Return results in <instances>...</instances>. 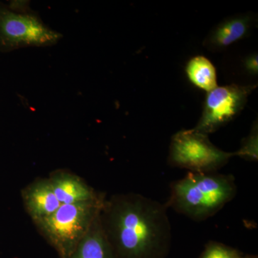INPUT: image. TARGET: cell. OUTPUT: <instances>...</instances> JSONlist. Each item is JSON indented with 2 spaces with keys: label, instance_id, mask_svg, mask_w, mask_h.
Wrapping results in <instances>:
<instances>
[{
  "label": "cell",
  "instance_id": "obj_5",
  "mask_svg": "<svg viewBox=\"0 0 258 258\" xmlns=\"http://www.w3.org/2000/svg\"><path fill=\"white\" fill-rule=\"evenodd\" d=\"M233 157L234 152L221 150L210 142L208 135L193 128L179 131L171 137L168 163L189 172L212 173Z\"/></svg>",
  "mask_w": 258,
  "mask_h": 258
},
{
  "label": "cell",
  "instance_id": "obj_15",
  "mask_svg": "<svg viewBox=\"0 0 258 258\" xmlns=\"http://www.w3.org/2000/svg\"><path fill=\"white\" fill-rule=\"evenodd\" d=\"M244 258H257V256L247 255V256H244Z\"/></svg>",
  "mask_w": 258,
  "mask_h": 258
},
{
  "label": "cell",
  "instance_id": "obj_11",
  "mask_svg": "<svg viewBox=\"0 0 258 258\" xmlns=\"http://www.w3.org/2000/svg\"><path fill=\"white\" fill-rule=\"evenodd\" d=\"M186 74L190 82L207 93L217 87L216 69L204 56H195L189 60Z\"/></svg>",
  "mask_w": 258,
  "mask_h": 258
},
{
  "label": "cell",
  "instance_id": "obj_4",
  "mask_svg": "<svg viewBox=\"0 0 258 258\" xmlns=\"http://www.w3.org/2000/svg\"><path fill=\"white\" fill-rule=\"evenodd\" d=\"M62 37L47 26L26 2L13 3L10 9H0V46L6 50L52 46Z\"/></svg>",
  "mask_w": 258,
  "mask_h": 258
},
{
  "label": "cell",
  "instance_id": "obj_6",
  "mask_svg": "<svg viewBox=\"0 0 258 258\" xmlns=\"http://www.w3.org/2000/svg\"><path fill=\"white\" fill-rule=\"evenodd\" d=\"M256 87L255 85L231 84L214 88L207 93L203 114L195 128L209 135L230 123L243 110Z\"/></svg>",
  "mask_w": 258,
  "mask_h": 258
},
{
  "label": "cell",
  "instance_id": "obj_1",
  "mask_svg": "<svg viewBox=\"0 0 258 258\" xmlns=\"http://www.w3.org/2000/svg\"><path fill=\"white\" fill-rule=\"evenodd\" d=\"M167 207L141 194H115L100 212L102 229L116 258H166L172 234Z\"/></svg>",
  "mask_w": 258,
  "mask_h": 258
},
{
  "label": "cell",
  "instance_id": "obj_7",
  "mask_svg": "<svg viewBox=\"0 0 258 258\" xmlns=\"http://www.w3.org/2000/svg\"><path fill=\"white\" fill-rule=\"evenodd\" d=\"M49 181L61 205L96 201L106 198L86 181L67 169H56L49 174Z\"/></svg>",
  "mask_w": 258,
  "mask_h": 258
},
{
  "label": "cell",
  "instance_id": "obj_10",
  "mask_svg": "<svg viewBox=\"0 0 258 258\" xmlns=\"http://www.w3.org/2000/svg\"><path fill=\"white\" fill-rule=\"evenodd\" d=\"M69 258H116L102 229L99 215Z\"/></svg>",
  "mask_w": 258,
  "mask_h": 258
},
{
  "label": "cell",
  "instance_id": "obj_13",
  "mask_svg": "<svg viewBox=\"0 0 258 258\" xmlns=\"http://www.w3.org/2000/svg\"><path fill=\"white\" fill-rule=\"evenodd\" d=\"M257 123L253 125L249 135L242 141L240 149L234 152L235 157H239L245 160L257 161L258 155Z\"/></svg>",
  "mask_w": 258,
  "mask_h": 258
},
{
  "label": "cell",
  "instance_id": "obj_2",
  "mask_svg": "<svg viewBox=\"0 0 258 258\" xmlns=\"http://www.w3.org/2000/svg\"><path fill=\"white\" fill-rule=\"evenodd\" d=\"M237 192L233 175L189 171L171 183L165 205L194 221H205L230 203Z\"/></svg>",
  "mask_w": 258,
  "mask_h": 258
},
{
  "label": "cell",
  "instance_id": "obj_3",
  "mask_svg": "<svg viewBox=\"0 0 258 258\" xmlns=\"http://www.w3.org/2000/svg\"><path fill=\"white\" fill-rule=\"evenodd\" d=\"M106 198L61 205L52 215L33 223L59 258H69L99 215Z\"/></svg>",
  "mask_w": 258,
  "mask_h": 258
},
{
  "label": "cell",
  "instance_id": "obj_12",
  "mask_svg": "<svg viewBox=\"0 0 258 258\" xmlns=\"http://www.w3.org/2000/svg\"><path fill=\"white\" fill-rule=\"evenodd\" d=\"M200 258H244L240 251L216 241H210Z\"/></svg>",
  "mask_w": 258,
  "mask_h": 258
},
{
  "label": "cell",
  "instance_id": "obj_14",
  "mask_svg": "<svg viewBox=\"0 0 258 258\" xmlns=\"http://www.w3.org/2000/svg\"><path fill=\"white\" fill-rule=\"evenodd\" d=\"M244 69L249 74L255 76L257 74V55L252 54L245 59L244 62Z\"/></svg>",
  "mask_w": 258,
  "mask_h": 258
},
{
  "label": "cell",
  "instance_id": "obj_9",
  "mask_svg": "<svg viewBox=\"0 0 258 258\" xmlns=\"http://www.w3.org/2000/svg\"><path fill=\"white\" fill-rule=\"evenodd\" d=\"M24 208L32 222L49 216L60 207L47 178H39L21 191Z\"/></svg>",
  "mask_w": 258,
  "mask_h": 258
},
{
  "label": "cell",
  "instance_id": "obj_8",
  "mask_svg": "<svg viewBox=\"0 0 258 258\" xmlns=\"http://www.w3.org/2000/svg\"><path fill=\"white\" fill-rule=\"evenodd\" d=\"M255 16L244 13L231 16L217 25L205 39L203 45L212 52H220L249 35Z\"/></svg>",
  "mask_w": 258,
  "mask_h": 258
}]
</instances>
